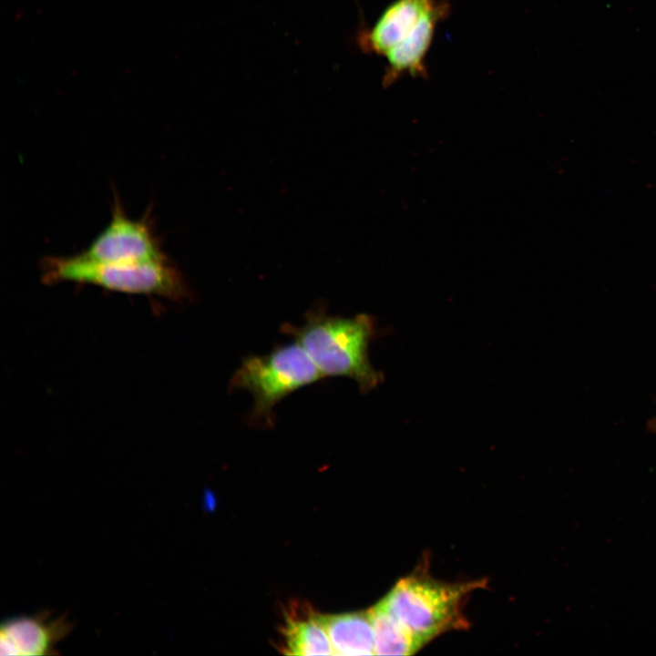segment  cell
Listing matches in <instances>:
<instances>
[{"label":"cell","instance_id":"cell-1","mask_svg":"<svg viewBox=\"0 0 656 656\" xmlns=\"http://www.w3.org/2000/svg\"><path fill=\"white\" fill-rule=\"evenodd\" d=\"M450 14L446 0H394L372 26L359 30L361 50L385 60L384 87L405 77H428L427 54L438 26Z\"/></svg>","mask_w":656,"mask_h":656},{"label":"cell","instance_id":"cell-2","mask_svg":"<svg viewBox=\"0 0 656 656\" xmlns=\"http://www.w3.org/2000/svg\"><path fill=\"white\" fill-rule=\"evenodd\" d=\"M319 302L306 313L303 324L285 323L282 331L302 346L323 377H347L362 393L372 391L384 380L368 355L376 334L375 322L366 313L343 317L332 315Z\"/></svg>","mask_w":656,"mask_h":656},{"label":"cell","instance_id":"cell-3","mask_svg":"<svg viewBox=\"0 0 656 656\" xmlns=\"http://www.w3.org/2000/svg\"><path fill=\"white\" fill-rule=\"evenodd\" d=\"M486 584V579L441 581L421 566L400 579L381 601L425 646L440 634L468 627L464 614L466 598Z\"/></svg>","mask_w":656,"mask_h":656},{"label":"cell","instance_id":"cell-4","mask_svg":"<svg viewBox=\"0 0 656 656\" xmlns=\"http://www.w3.org/2000/svg\"><path fill=\"white\" fill-rule=\"evenodd\" d=\"M44 281L49 283L90 284L113 292L188 298L190 291L181 272L168 259L147 262H99L81 257H48L43 262Z\"/></svg>","mask_w":656,"mask_h":656},{"label":"cell","instance_id":"cell-5","mask_svg":"<svg viewBox=\"0 0 656 656\" xmlns=\"http://www.w3.org/2000/svg\"><path fill=\"white\" fill-rule=\"evenodd\" d=\"M324 378L297 343L281 344L264 355H249L233 373L230 388L249 392L253 398L250 422L272 424L274 406L294 391Z\"/></svg>","mask_w":656,"mask_h":656},{"label":"cell","instance_id":"cell-6","mask_svg":"<svg viewBox=\"0 0 656 656\" xmlns=\"http://www.w3.org/2000/svg\"><path fill=\"white\" fill-rule=\"evenodd\" d=\"M99 262H147L168 259L149 220L129 217L118 196L114 197L108 225L80 253Z\"/></svg>","mask_w":656,"mask_h":656},{"label":"cell","instance_id":"cell-7","mask_svg":"<svg viewBox=\"0 0 656 656\" xmlns=\"http://www.w3.org/2000/svg\"><path fill=\"white\" fill-rule=\"evenodd\" d=\"M67 616L50 612L19 616L4 621L0 630L2 655H48L71 630Z\"/></svg>","mask_w":656,"mask_h":656},{"label":"cell","instance_id":"cell-8","mask_svg":"<svg viewBox=\"0 0 656 656\" xmlns=\"http://www.w3.org/2000/svg\"><path fill=\"white\" fill-rule=\"evenodd\" d=\"M282 635L284 654H334L320 614L305 606L293 605L286 612Z\"/></svg>","mask_w":656,"mask_h":656},{"label":"cell","instance_id":"cell-9","mask_svg":"<svg viewBox=\"0 0 656 656\" xmlns=\"http://www.w3.org/2000/svg\"><path fill=\"white\" fill-rule=\"evenodd\" d=\"M336 655H373L374 629L369 610L320 614Z\"/></svg>","mask_w":656,"mask_h":656},{"label":"cell","instance_id":"cell-10","mask_svg":"<svg viewBox=\"0 0 656 656\" xmlns=\"http://www.w3.org/2000/svg\"><path fill=\"white\" fill-rule=\"evenodd\" d=\"M377 655H412L424 647L380 600L369 610Z\"/></svg>","mask_w":656,"mask_h":656},{"label":"cell","instance_id":"cell-11","mask_svg":"<svg viewBox=\"0 0 656 656\" xmlns=\"http://www.w3.org/2000/svg\"><path fill=\"white\" fill-rule=\"evenodd\" d=\"M648 429L656 432V417L651 418L648 423Z\"/></svg>","mask_w":656,"mask_h":656}]
</instances>
